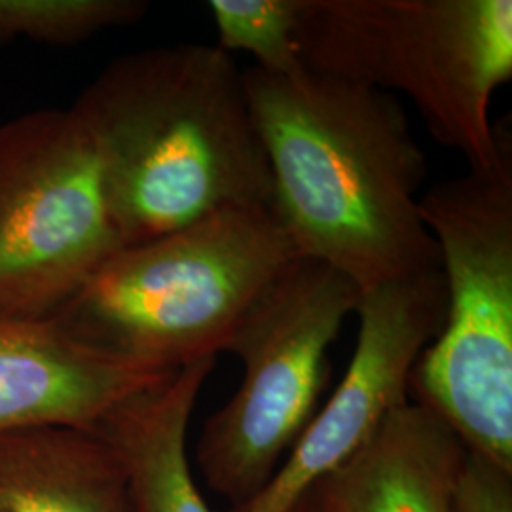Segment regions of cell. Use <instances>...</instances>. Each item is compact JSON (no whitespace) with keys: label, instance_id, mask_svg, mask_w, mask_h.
Masks as SVG:
<instances>
[{"label":"cell","instance_id":"6da1fadb","mask_svg":"<svg viewBox=\"0 0 512 512\" xmlns=\"http://www.w3.org/2000/svg\"><path fill=\"white\" fill-rule=\"evenodd\" d=\"M274 184V213L300 258L361 294L439 270L421 220L427 160L395 95L308 71H243Z\"/></svg>","mask_w":512,"mask_h":512},{"label":"cell","instance_id":"7a4b0ae2","mask_svg":"<svg viewBox=\"0 0 512 512\" xmlns=\"http://www.w3.org/2000/svg\"><path fill=\"white\" fill-rule=\"evenodd\" d=\"M71 109L92 137L124 247L222 209H274L243 71L217 46L120 55Z\"/></svg>","mask_w":512,"mask_h":512},{"label":"cell","instance_id":"3957f363","mask_svg":"<svg viewBox=\"0 0 512 512\" xmlns=\"http://www.w3.org/2000/svg\"><path fill=\"white\" fill-rule=\"evenodd\" d=\"M298 258L270 207H230L122 247L50 319L158 370L217 357L243 313Z\"/></svg>","mask_w":512,"mask_h":512},{"label":"cell","instance_id":"277c9868","mask_svg":"<svg viewBox=\"0 0 512 512\" xmlns=\"http://www.w3.org/2000/svg\"><path fill=\"white\" fill-rule=\"evenodd\" d=\"M296 46L310 73L406 95L471 169L511 131L490 118L512 78L511 0H302Z\"/></svg>","mask_w":512,"mask_h":512},{"label":"cell","instance_id":"5b68a950","mask_svg":"<svg viewBox=\"0 0 512 512\" xmlns=\"http://www.w3.org/2000/svg\"><path fill=\"white\" fill-rule=\"evenodd\" d=\"M446 311L410 374L416 401L512 473V131L494 164L421 192Z\"/></svg>","mask_w":512,"mask_h":512},{"label":"cell","instance_id":"8992f818","mask_svg":"<svg viewBox=\"0 0 512 512\" xmlns=\"http://www.w3.org/2000/svg\"><path fill=\"white\" fill-rule=\"evenodd\" d=\"M361 291L310 258H294L243 313L224 351L243 365L232 399L203 427L196 459L207 486L239 507L302 437L329 380V349Z\"/></svg>","mask_w":512,"mask_h":512},{"label":"cell","instance_id":"52a82bcc","mask_svg":"<svg viewBox=\"0 0 512 512\" xmlns=\"http://www.w3.org/2000/svg\"><path fill=\"white\" fill-rule=\"evenodd\" d=\"M124 247L73 109L0 126V317L50 319Z\"/></svg>","mask_w":512,"mask_h":512},{"label":"cell","instance_id":"ba28073f","mask_svg":"<svg viewBox=\"0 0 512 512\" xmlns=\"http://www.w3.org/2000/svg\"><path fill=\"white\" fill-rule=\"evenodd\" d=\"M446 287L439 270L361 294L359 338L342 382L311 418L272 480L232 512H289L408 403L410 374L439 334Z\"/></svg>","mask_w":512,"mask_h":512},{"label":"cell","instance_id":"9c48e42d","mask_svg":"<svg viewBox=\"0 0 512 512\" xmlns=\"http://www.w3.org/2000/svg\"><path fill=\"white\" fill-rule=\"evenodd\" d=\"M171 372L92 348L54 319L0 317V433L93 431L116 404Z\"/></svg>","mask_w":512,"mask_h":512},{"label":"cell","instance_id":"30bf717a","mask_svg":"<svg viewBox=\"0 0 512 512\" xmlns=\"http://www.w3.org/2000/svg\"><path fill=\"white\" fill-rule=\"evenodd\" d=\"M465 456L435 412L408 401L311 490L323 512H454Z\"/></svg>","mask_w":512,"mask_h":512},{"label":"cell","instance_id":"8fae6325","mask_svg":"<svg viewBox=\"0 0 512 512\" xmlns=\"http://www.w3.org/2000/svg\"><path fill=\"white\" fill-rule=\"evenodd\" d=\"M217 357L173 370L116 404L93 429L122 465L131 512H213L192 471L186 437Z\"/></svg>","mask_w":512,"mask_h":512},{"label":"cell","instance_id":"7c38bea8","mask_svg":"<svg viewBox=\"0 0 512 512\" xmlns=\"http://www.w3.org/2000/svg\"><path fill=\"white\" fill-rule=\"evenodd\" d=\"M0 512H131L109 442L92 429L0 433Z\"/></svg>","mask_w":512,"mask_h":512},{"label":"cell","instance_id":"4fadbf2b","mask_svg":"<svg viewBox=\"0 0 512 512\" xmlns=\"http://www.w3.org/2000/svg\"><path fill=\"white\" fill-rule=\"evenodd\" d=\"M302 0H211L222 52H245L256 69L281 78L308 73L296 46Z\"/></svg>","mask_w":512,"mask_h":512},{"label":"cell","instance_id":"5bb4252c","mask_svg":"<svg viewBox=\"0 0 512 512\" xmlns=\"http://www.w3.org/2000/svg\"><path fill=\"white\" fill-rule=\"evenodd\" d=\"M143 0H0V44L27 38L46 46H74L103 31L145 18Z\"/></svg>","mask_w":512,"mask_h":512},{"label":"cell","instance_id":"9a60e30c","mask_svg":"<svg viewBox=\"0 0 512 512\" xmlns=\"http://www.w3.org/2000/svg\"><path fill=\"white\" fill-rule=\"evenodd\" d=\"M454 512H512V473L467 450L454 492Z\"/></svg>","mask_w":512,"mask_h":512},{"label":"cell","instance_id":"2e32d148","mask_svg":"<svg viewBox=\"0 0 512 512\" xmlns=\"http://www.w3.org/2000/svg\"><path fill=\"white\" fill-rule=\"evenodd\" d=\"M289 512H323V509H321V505H319V501H317L315 492L310 490V492L304 495Z\"/></svg>","mask_w":512,"mask_h":512}]
</instances>
